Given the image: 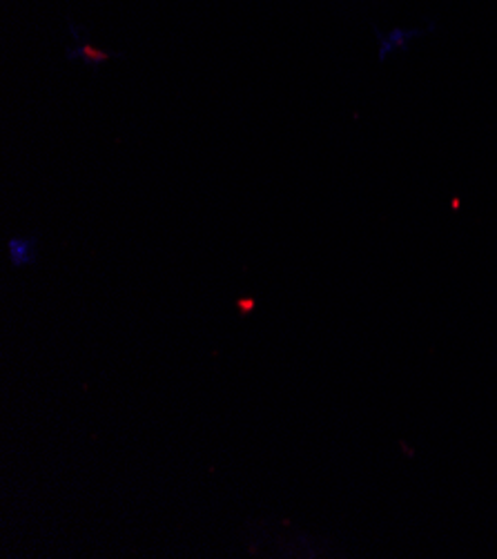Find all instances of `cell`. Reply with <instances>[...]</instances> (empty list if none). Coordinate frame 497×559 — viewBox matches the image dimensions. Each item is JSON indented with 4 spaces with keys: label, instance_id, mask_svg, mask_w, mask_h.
<instances>
[{
    "label": "cell",
    "instance_id": "obj_1",
    "mask_svg": "<svg viewBox=\"0 0 497 559\" xmlns=\"http://www.w3.org/2000/svg\"><path fill=\"white\" fill-rule=\"evenodd\" d=\"M36 239H10L8 250L14 267H25L36 263V252H34Z\"/></svg>",
    "mask_w": 497,
    "mask_h": 559
},
{
    "label": "cell",
    "instance_id": "obj_2",
    "mask_svg": "<svg viewBox=\"0 0 497 559\" xmlns=\"http://www.w3.org/2000/svg\"><path fill=\"white\" fill-rule=\"evenodd\" d=\"M237 310H239L241 317H250V314L257 310L255 297H241V299L237 301Z\"/></svg>",
    "mask_w": 497,
    "mask_h": 559
}]
</instances>
